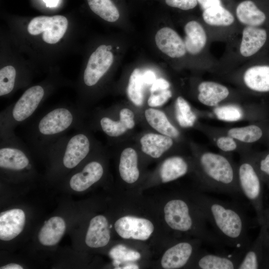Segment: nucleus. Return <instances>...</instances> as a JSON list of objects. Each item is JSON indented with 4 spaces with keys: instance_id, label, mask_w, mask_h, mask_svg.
<instances>
[{
    "instance_id": "22",
    "label": "nucleus",
    "mask_w": 269,
    "mask_h": 269,
    "mask_svg": "<svg viewBox=\"0 0 269 269\" xmlns=\"http://www.w3.org/2000/svg\"><path fill=\"white\" fill-rule=\"evenodd\" d=\"M142 151L155 158L160 157L173 145L171 137L154 133H148L143 135L140 139Z\"/></svg>"
},
{
    "instance_id": "29",
    "label": "nucleus",
    "mask_w": 269,
    "mask_h": 269,
    "mask_svg": "<svg viewBox=\"0 0 269 269\" xmlns=\"http://www.w3.org/2000/svg\"><path fill=\"white\" fill-rule=\"evenodd\" d=\"M202 17L208 24L216 26H228L234 21L233 15L222 5L212 6L203 10Z\"/></svg>"
},
{
    "instance_id": "9",
    "label": "nucleus",
    "mask_w": 269,
    "mask_h": 269,
    "mask_svg": "<svg viewBox=\"0 0 269 269\" xmlns=\"http://www.w3.org/2000/svg\"><path fill=\"white\" fill-rule=\"evenodd\" d=\"M114 62V55L106 45H101L90 55L83 72L81 84L85 88L96 86Z\"/></svg>"
},
{
    "instance_id": "8",
    "label": "nucleus",
    "mask_w": 269,
    "mask_h": 269,
    "mask_svg": "<svg viewBox=\"0 0 269 269\" xmlns=\"http://www.w3.org/2000/svg\"><path fill=\"white\" fill-rule=\"evenodd\" d=\"M68 26L67 18L63 15H41L33 18L27 30L29 34H41L43 41L49 44L58 43L65 35Z\"/></svg>"
},
{
    "instance_id": "42",
    "label": "nucleus",
    "mask_w": 269,
    "mask_h": 269,
    "mask_svg": "<svg viewBox=\"0 0 269 269\" xmlns=\"http://www.w3.org/2000/svg\"><path fill=\"white\" fill-rule=\"evenodd\" d=\"M203 10L214 6L221 5V0H197Z\"/></svg>"
},
{
    "instance_id": "45",
    "label": "nucleus",
    "mask_w": 269,
    "mask_h": 269,
    "mask_svg": "<svg viewBox=\"0 0 269 269\" xmlns=\"http://www.w3.org/2000/svg\"><path fill=\"white\" fill-rule=\"evenodd\" d=\"M23 267L18 264L11 263L0 267V269H22Z\"/></svg>"
},
{
    "instance_id": "17",
    "label": "nucleus",
    "mask_w": 269,
    "mask_h": 269,
    "mask_svg": "<svg viewBox=\"0 0 269 269\" xmlns=\"http://www.w3.org/2000/svg\"><path fill=\"white\" fill-rule=\"evenodd\" d=\"M25 215L20 209H12L0 214V239L9 241L17 237L23 230Z\"/></svg>"
},
{
    "instance_id": "19",
    "label": "nucleus",
    "mask_w": 269,
    "mask_h": 269,
    "mask_svg": "<svg viewBox=\"0 0 269 269\" xmlns=\"http://www.w3.org/2000/svg\"><path fill=\"white\" fill-rule=\"evenodd\" d=\"M110 239V231L107 218L103 215H98L91 219L88 229L85 243L91 248L105 246Z\"/></svg>"
},
{
    "instance_id": "38",
    "label": "nucleus",
    "mask_w": 269,
    "mask_h": 269,
    "mask_svg": "<svg viewBox=\"0 0 269 269\" xmlns=\"http://www.w3.org/2000/svg\"><path fill=\"white\" fill-rule=\"evenodd\" d=\"M171 97V91L168 89L161 91L157 94L151 93L148 99L147 104L151 107H159L164 104Z\"/></svg>"
},
{
    "instance_id": "37",
    "label": "nucleus",
    "mask_w": 269,
    "mask_h": 269,
    "mask_svg": "<svg viewBox=\"0 0 269 269\" xmlns=\"http://www.w3.org/2000/svg\"><path fill=\"white\" fill-rule=\"evenodd\" d=\"M254 162L263 181L269 188V153Z\"/></svg>"
},
{
    "instance_id": "15",
    "label": "nucleus",
    "mask_w": 269,
    "mask_h": 269,
    "mask_svg": "<svg viewBox=\"0 0 269 269\" xmlns=\"http://www.w3.org/2000/svg\"><path fill=\"white\" fill-rule=\"evenodd\" d=\"M154 39L158 49L171 58L181 57L187 51L184 41L171 28L164 27L159 29Z\"/></svg>"
},
{
    "instance_id": "2",
    "label": "nucleus",
    "mask_w": 269,
    "mask_h": 269,
    "mask_svg": "<svg viewBox=\"0 0 269 269\" xmlns=\"http://www.w3.org/2000/svg\"><path fill=\"white\" fill-rule=\"evenodd\" d=\"M85 117V110L77 105L51 108L37 118L29 127L27 139L30 147L42 152L69 131L84 127Z\"/></svg>"
},
{
    "instance_id": "7",
    "label": "nucleus",
    "mask_w": 269,
    "mask_h": 269,
    "mask_svg": "<svg viewBox=\"0 0 269 269\" xmlns=\"http://www.w3.org/2000/svg\"><path fill=\"white\" fill-rule=\"evenodd\" d=\"M26 145L17 136L0 139V167L5 171L30 172L32 168Z\"/></svg>"
},
{
    "instance_id": "25",
    "label": "nucleus",
    "mask_w": 269,
    "mask_h": 269,
    "mask_svg": "<svg viewBox=\"0 0 269 269\" xmlns=\"http://www.w3.org/2000/svg\"><path fill=\"white\" fill-rule=\"evenodd\" d=\"M119 172L122 179L128 183H133L138 178L137 155L135 150L127 147L122 152L119 166Z\"/></svg>"
},
{
    "instance_id": "47",
    "label": "nucleus",
    "mask_w": 269,
    "mask_h": 269,
    "mask_svg": "<svg viewBox=\"0 0 269 269\" xmlns=\"http://www.w3.org/2000/svg\"><path fill=\"white\" fill-rule=\"evenodd\" d=\"M122 269H138V267L135 264H129L122 268Z\"/></svg>"
},
{
    "instance_id": "30",
    "label": "nucleus",
    "mask_w": 269,
    "mask_h": 269,
    "mask_svg": "<svg viewBox=\"0 0 269 269\" xmlns=\"http://www.w3.org/2000/svg\"><path fill=\"white\" fill-rule=\"evenodd\" d=\"M91 9L104 20L115 22L120 17L119 11L111 0H87Z\"/></svg>"
},
{
    "instance_id": "1",
    "label": "nucleus",
    "mask_w": 269,
    "mask_h": 269,
    "mask_svg": "<svg viewBox=\"0 0 269 269\" xmlns=\"http://www.w3.org/2000/svg\"><path fill=\"white\" fill-rule=\"evenodd\" d=\"M195 200L197 206L223 244L245 253L252 242L249 221L242 208L206 194H198Z\"/></svg>"
},
{
    "instance_id": "35",
    "label": "nucleus",
    "mask_w": 269,
    "mask_h": 269,
    "mask_svg": "<svg viewBox=\"0 0 269 269\" xmlns=\"http://www.w3.org/2000/svg\"><path fill=\"white\" fill-rule=\"evenodd\" d=\"M109 255L113 260L115 266H119L124 262L135 261L140 258L139 253L123 245H118L114 247L110 251Z\"/></svg>"
},
{
    "instance_id": "32",
    "label": "nucleus",
    "mask_w": 269,
    "mask_h": 269,
    "mask_svg": "<svg viewBox=\"0 0 269 269\" xmlns=\"http://www.w3.org/2000/svg\"><path fill=\"white\" fill-rule=\"evenodd\" d=\"M228 135L240 141L252 143L260 139L263 135L262 129L256 125L233 128L228 131Z\"/></svg>"
},
{
    "instance_id": "11",
    "label": "nucleus",
    "mask_w": 269,
    "mask_h": 269,
    "mask_svg": "<svg viewBox=\"0 0 269 269\" xmlns=\"http://www.w3.org/2000/svg\"><path fill=\"white\" fill-rule=\"evenodd\" d=\"M114 227L122 238L142 241L148 239L154 230L153 225L149 220L131 216L119 219Z\"/></svg>"
},
{
    "instance_id": "14",
    "label": "nucleus",
    "mask_w": 269,
    "mask_h": 269,
    "mask_svg": "<svg viewBox=\"0 0 269 269\" xmlns=\"http://www.w3.org/2000/svg\"><path fill=\"white\" fill-rule=\"evenodd\" d=\"M102 115L97 119V126L108 136L118 137L135 126L134 115L128 109L124 108L119 112V120H115L106 115Z\"/></svg>"
},
{
    "instance_id": "18",
    "label": "nucleus",
    "mask_w": 269,
    "mask_h": 269,
    "mask_svg": "<svg viewBox=\"0 0 269 269\" xmlns=\"http://www.w3.org/2000/svg\"><path fill=\"white\" fill-rule=\"evenodd\" d=\"M267 39V33L265 29L258 26H246L242 32L241 54L246 57L254 55L264 45Z\"/></svg>"
},
{
    "instance_id": "10",
    "label": "nucleus",
    "mask_w": 269,
    "mask_h": 269,
    "mask_svg": "<svg viewBox=\"0 0 269 269\" xmlns=\"http://www.w3.org/2000/svg\"><path fill=\"white\" fill-rule=\"evenodd\" d=\"M269 269V232L264 225L260 226L259 234L251 242L238 269Z\"/></svg>"
},
{
    "instance_id": "23",
    "label": "nucleus",
    "mask_w": 269,
    "mask_h": 269,
    "mask_svg": "<svg viewBox=\"0 0 269 269\" xmlns=\"http://www.w3.org/2000/svg\"><path fill=\"white\" fill-rule=\"evenodd\" d=\"M65 230L66 224L63 219L58 216L51 217L39 231L38 240L44 246H54L61 240Z\"/></svg>"
},
{
    "instance_id": "16",
    "label": "nucleus",
    "mask_w": 269,
    "mask_h": 269,
    "mask_svg": "<svg viewBox=\"0 0 269 269\" xmlns=\"http://www.w3.org/2000/svg\"><path fill=\"white\" fill-rule=\"evenodd\" d=\"M104 172L103 166L100 162L91 161L71 176L69 179L70 186L76 191H85L100 180Z\"/></svg>"
},
{
    "instance_id": "13",
    "label": "nucleus",
    "mask_w": 269,
    "mask_h": 269,
    "mask_svg": "<svg viewBox=\"0 0 269 269\" xmlns=\"http://www.w3.org/2000/svg\"><path fill=\"white\" fill-rule=\"evenodd\" d=\"M202 242L196 245L189 242H179L167 250L161 264L165 269H180L186 266Z\"/></svg>"
},
{
    "instance_id": "31",
    "label": "nucleus",
    "mask_w": 269,
    "mask_h": 269,
    "mask_svg": "<svg viewBox=\"0 0 269 269\" xmlns=\"http://www.w3.org/2000/svg\"><path fill=\"white\" fill-rule=\"evenodd\" d=\"M142 74L138 68L134 69L131 74L127 88L128 96L131 102L136 106L143 104Z\"/></svg>"
},
{
    "instance_id": "40",
    "label": "nucleus",
    "mask_w": 269,
    "mask_h": 269,
    "mask_svg": "<svg viewBox=\"0 0 269 269\" xmlns=\"http://www.w3.org/2000/svg\"><path fill=\"white\" fill-rule=\"evenodd\" d=\"M169 6L182 10H189L194 8L197 4V0H165Z\"/></svg>"
},
{
    "instance_id": "21",
    "label": "nucleus",
    "mask_w": 269,
    "mask_h": 269,
    "mask_svg": "<svg viewBox=\"0 0 269 269\" xmlns=\"http://www.w3.org/2000/svg\"><path fill=\"white\" fill-rule=\"evenodd\" d=\"M198 90V99L199 102L209 107L217 105L229 94V91L226 86L212 81L200 83Z\"/></svg>"
},
{
    "instance_id": "26",
    "label": "nucleus",
    "mask_w": 269,
    "mask_h": 269,
    "mask_svg": "<svg viewBox=\"0 0 269 269\" xmlns=\"http://www.w3.org/2000/svg\"><path fill=\"white\" fill-rule=\"evenodd\" d=\"M236 16L239 21L247 26H258L263 24L266 16L250 0H244L236 8Z\"/></svg>"
},
{
    "instance_id": "24",
    "label": "nucleus",
    "mask_w": 269,
    "mask_h": 269,
    "mask_svg": "<svg viewBox=\"0 0 269 269\" xmlns=\"http://www.w3.org/2000/svg\"><path fill=\"white\" fill-rule=\"evenodd\" d=\"M243 79L250 89L259 92L269 91V66L258 65L245 71Z\"/></svg>"
},
{
    "instance_id": "41",
    "label": "nucleus",
    "mask_w": 269,
    "mask_h": 269,
    "mask_svg": "<svg viewBox=\"0 0 269 269\" xmlns=\"http://www.w3.org/2000/svg\"><path fill=\"white\" fill-rule=\"evenodd\" d=\"M170 87L169 83L163 78H158L155 80L150 88V92L153 93L157 91H161L168 89Z\"/></svg>"
},
{
    "instance_id": "43",
    "label": "nucleus",
    "mask_w": 269,
    "mask_h": 269,
    "mask_svg": "<svg viewBox=\"0 0 269 269\" xmlns=\"http://www.w3.org/2000/svg\"><path fill=\"white\" fill-rule=\"evenodd\" d=\"M142 80L144 83L152 84L156 80V76L153 71L147 70L142 74Z\"/></svg>"
},
{
    "instance_id": "20",
    "label": "nucleus",
    "mask_w": 269,
    "mask_h": 269,
    "mask_svg": "<svg viewBox=\"0 0 269 269\" xmlns=\"http://www.w3.org/2000/svg\"><path fill=\"white\" fill-rule=\"evenodd\" d=\"M184 44L186 51L192 55L199 54L204 48L207 40L206 33L198 22L192 20L184 26Z\"/></svg>"
},
{
    "instance_id": "6",
    "label": "nucleus",
    "mask_w": 269,
    "mask_h": 269,
    "mask_svg": "<svg viewBox=\"0 0 269 269\" xmlns=\"http://www.w3.org/2000/svg\"><path fill=\"white\" fill-rule=\"evenodd\" d=\"M239 187L243 195L249 200L256 214L260 226L265 210L263 180L254 161L244 160L237 169Z\"/></svg>"
},
{
    "instance_id": "44",
    "label": "nucleus",
    "mask_w": 269,
    "mask_h": 269,
    "mask_svg": "<svg viewBox=\"0 0 269 269\" xmlns=\"http://www.w3.org/2000/svg\"><path fill=\"white\" fill-rule=\"evenodd\" d=\"M261 225H264L269 232V207L267 209H265L263 222Z\"/></svg>"
},
{
    "instance_id": "27",
    "label": "nucleus",
    "mask_w": 269,
    "mask_h": 269,
    "mask_svg": "<svg viewBox=\"0 0 269 269\" xmlns=\"http://www.w3.org/2000/svg\"><path fill=\"white\" fill-rule=\"evenodd\" d=\"M189 166L182 157L173 156L165 159L160 168V176L162 182L166 183L176 180L188 172Z\"/></svg>"
},
{
    "instance_id": "39",
    "label": "nucleus",
    "mask_w": 269,
    "mask_h": 269,
    "mask_svg": "<svg viewBox=\"0 0 269 269\" xmlns=\"http://www.w3.org/2000/svg\"><path fill=\"white\" fill-rule=\"evenodd\" d=\"M216 144L219 149L225 152L232 151L237 148V144L234 138L228 135L219 137Z\"/></svg>"
},
{
    "instance_id": "36",
    "label": "nucleus",
    "mask_w": 269,
    "mask_h": 269,
    "mask_svg": "<svg viewBox=\"0 0 269 269\" xmlns=\"http://www.w3.org/2000/svg\"><path fill=\"white\" fill-rule=\"evenodd\" d=\"M214 113L219 120L227 122H236L243 117L241 109L234 105L217 107L214 109Z\"/></svg>"
},
{
    "instance_id": "3",
    "label": "nucleus",
    "mask_w": 269,
    "mask_h": 269,
    "mask_svg": "<svg viewBox=\"0 0 269 269\" xmlns=\"http://www.w3.org/2000/svg\"><path fill=\"white\" fill-rule=\"evenodd\" d=\"M201 178L206 192L223 193L238 197L243 195L238 182L237 170L226 157L205 152L198 160Z\"/></svg>"
},
{
    "instance_id": "46",
    "label": "nucleus",
    "mask_w": 269,
    "mask_h": 269,
    "mask_svg": "<svg viewBox=\"0 0 269 269\" xmlns=\"http://www.w3.org/2000/svg\"><path fill=\"white\" fill-rule=\"evenodd\" d=\"M45 3L47 7H55L56 6L58 3L59 0H43Z\"/></svg>"
},
{
    "instance_id": "12",
    "label": "nucleus",
    "mask_w": 269,
    "mask_h": 269,
    "mask_svg": "<svg viewBox=\"0 0 269 269\" xmlns=\"http://www.w3.org/2000/svg\"><path fill=\"white\" fill-rule=\"evenodd\" d=\"M245 253L235 250L230 253L201 252L197 255L196 267L200 269H238Z\"/></svg>"
},
{
    "instance_id": "5",
    "label": "nucleus",
    "mask_w": 269,
    "mask_h": 269,
    "mask_svg": "<svg viewBox=\"0 0 269 269\" xmlns=\"http://www.w3.org/2000/svg\"><path fill=\"white\" fill-rule=\"evenodd\" d=\"M93 142L84 126L70 135H64L48 145L42 152L54 161L59 160L61 167L71 170L77 167L90 153Z\"/></svg>"
},
{
    "instance_id": "33",
    "label": "nucleus",
    "mask_w": 269,
    "mask_h": 269,
    "mask_svg": "<svg viewBox=\"0 0 269 269\" xmlns=\"http://www.w3.org/2000/svg\"><path fill=\"white\" fill-rule=\"evenodd\" d=\"M175 116L179 125L183 128L192 127L196 120L189 103L183 97H177L175 102Z\"/></svg>"
},
{
    "instance_id": "34",
    "label": "nucleus",
    "mask_w": 269,
    "mask_h": 269,
    "mask_svg": "<svg viewBox=\"0 0 269 269\" xmlns=\"http://www.w3.org/2000/svg\"><path fill=\"white\" fill-rule=\"evenodd\" d=\"M17 71L12 65H8L0 70V96L10 95L15 89Z\"/></svg>"
},
{
    "instance_id": "4",
    "label": "nucleus",
    "mask_w": 269,
    "mask_h": 269,
    "mask_svg": "<svg viewBox=\"0 0 269 269\" xmlns=\"http://www.w3.org/2000/svg\"><path fill=\"white\" fill-rule=\"evenodd\" d=\"M51 87L37 84L26 89L14 103L0 113V139L15 137L14 130L34 114L46 98Z\"/></svg>"
},
{
    "instance_id": "28",
    "label": "nucleus",
    "mask_w": 269,
    "mask_h": 269,
    "mask_svg": "<svg viewBox=\"0 0 269 269\" xmlns=\"http://www.w3.org/2000/svg\"><path fill=\"white\" fill-rule=\"evenodd\" d=\"M144 115L148 124L161 134L171 137L179 136L178 131L170 123L166 115L161 111L148 108L145 110Z\"/></svg>"
}]
</instances>
